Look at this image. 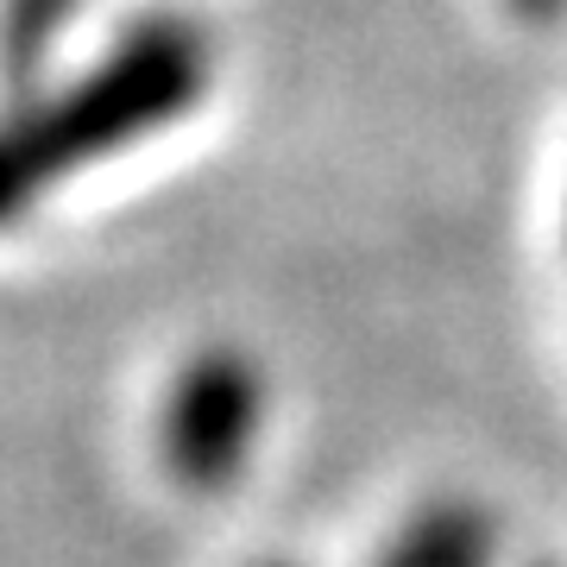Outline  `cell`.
I'll use <instances>...</instances> for the list:
<instances>
[{"mask_svg":"<svg viewBox=\"0 0 567 567\" xmlns=\"http://www.w3.org/2000/svg\"><path fill=\"white\" fill-rule=\"evenodd\" d=\"M208 39L189 20L152 13V20L126 25L121 39L89 63L76 82H63L58 95H32V102L0 121V140L25 171L32 189L51 177H70L82 164L140 145L145 133L183 121L208 89Z\"/></svg>","mask_w":567,"mask_h":567,"instance_id":"obj_1","label":"cell"},{"mask_svg":"<svg viewBox=\"0 0 567 567\" xmlns=\"http://www.w3.org/2000/svg\"><path fill=\"white\" fill-rule=\"evenodd\" d=\"M259 429H265V379H259V365H252V353H240V347H203L177 372L171 398H164L158 454L177 486L221 492L240 480Z\"/></svg>","mask_w":567,"mask_h":567,"instance_id":"obj_2","label":"cell"},{"mask_svg":"<svg viewBox=\"0 0 567 567\" xmlns=\"http://www.w3.org/2000/svg\"><path fill=\"white\" fill-rule=\"evenodd\" d=\"M492 548H498V529L486 511L447 498V505H429L423 517H410L379 567H492Z\"/></svg>","mask_w":567,"mask_h":567,"instance_id":"obj_3","label":"cell"},{"mask_svg":"<svg viewBox=\"0 0 567 567\" xmlns=\"http://www.w3.org/2000/svg\"><path fill=\"white\" fill-rule=\"evenodd\" d=\"M82 0H0V82L13 102H32L58 39L76 25Z\"/></svg>","mask_w":567,"mask_h":567,"instance_id":"obj_4","label":"cell"},{"mask_svg":"<svg viewBox=\"0 0 567 567\" xmlns=\"http://www.w3.org/2000/svg\"><path fill=\"white\" fill-rule=\"evenodd\" d=\"M39 203V189L25 183V171L13 164V152H7V140H0V227L25 221V208Z\"/></svg>","mask_w":567,"mask_h":567,"instance_id":"obj_5","label":"cell"},{"mask_svg":"<svg viewBox=\"0 0 567 567\" xmlns=\"http://www.w3.org/2000/svg\"><path fill=\"white\" fill-rule=\"evenodd\" d=\"M511 13H517V20H529V25H555L567 13V0H505Z\"/></svg>","mask_w":567,"mask_h":567,"instance_id":"obj_6","label":"cell"}]
</instances>
